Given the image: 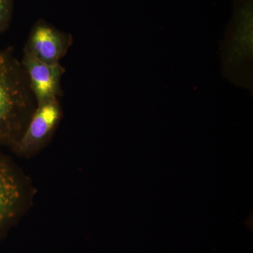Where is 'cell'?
Segmentation results:
<instances>
[{
  "mask_svg": "<svg viewBox=\"0 0 253 253\" xmlns=\"http://www.w3.org/2000/svg\"><path fill=\"white\" fill-rule=\"evenodd\" d=\"M37 103L21 61L12 50H0V144H16Z\"/></svg>",
  "mask_w": 253,
  "mask_h": 253,
  "instance_id": "cell-1",
  "label": "cell"
},
{
  "mask_svg": "<svg viewBox=\"0 0 253 253\" xmlns=\"http://www.w3.org/2000/svg\"><path fill=\"white\" fill-rule=\"evenodd\" d=\"M73 43L72 35L39 19L32 27L23 50L40 61L54 64L60 63Z\"/></svg>",
  "mask_w": 253,
  "mask_h": 253,
  "instance_id": "cell-2",
  "label": "cell"
},
{
  "mask_svg": "<svg viewBox=\"0 0 253 253\" xmlns=\"http://www.w3.org/2000/svg\"><path fill=\"white\" fill-rule=\"evenodd\" d=\"M21 63L37 106L58 99L62 95L61 79L66 70L61 63L43 62L24 50Z\"/></svg>",
  "mask_w": 253,
  "mask_h": 253,
  "instance_id": "cell-3",
  "label": "cell"
},
{
  "mask_svg": "<svg viewBox=\"0 0 253 253\" xmlns=\"http://www.w3.org/2000/svg\"><path fill=\"white\" fill-rule=\"evenodd\" d=\"M61 118L59 100L37 106L22 135L14 145L20 154H27L40 149L52 134Z\"/></svg>",
  "mask_w": 253,
  "mask_h": 253,
  "instance_id": "cell-4",
  "label": "cell"
},
{
  "mask_svg": "<svg viewBox=\"0 0 253 253\" xmlns=\"http://www.w3.org/2000/svg\"><path fill=\"white\" fill-rule=\"evenodd\" d=\"M21 199V189L16 176L7 165L0 161V231L14 216Z\"/></svg>",
  "mask_w": 253,
  "mask_h": 253,
  "instance_id": "cell-5",
  "label": "cell"
},
{
  "mask_svg": "<svg viewBox=\"0 0 253 253\" xmlns=\"http://www.w3.org/2000/svg\"><path fill=\"white\" fill-rule=\"evenodd\" d=\"M14 0H0V36L7 29L12 18Z\"/></svg>",
  "mask_w": 253,
  "mask_h": 253,
  "instance_id": "cell-6",
  "label": "cell"
}]
</instances>
